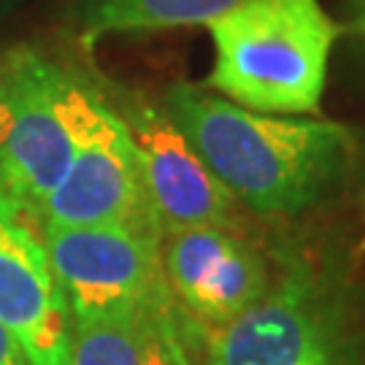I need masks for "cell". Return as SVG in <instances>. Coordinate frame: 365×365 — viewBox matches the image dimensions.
I'll return each mask as SVG.
<instances>
[{
  "label": "cell",
  "instance_id": "cell-17",
  "mask_svg": "<svg viewBox=\"0 0 365 365\" xmlns=\"http://www.w3.org/2000/svg\"><path fill=\"white\" fill-rule=\"evenodd\" d=\"M22 3H25V0H0V19H3V16H9L11 11H16Z\"/></svg>",
  "mask_w": 365,
  "mask_h": 365
},
{
  "label": "cell",
  "instance_id": "cell-8",
  "mask_svg": "<svg viewBox=\"0 0 365 365\" xmlns=\"http://www.w3.org/2000/svg\"><path fill=\"white\" fill-rule=\"evenodd\" d=\"M0 325L27 365H71L73 317L41 222L0 190Z\"/></svg>",
  "mask_w": 365,
  "mask_h": 365
},
{
  "label": "cell",
  "instance_id": "cell-15",
  "mask_svg": "<svg viewBox=\"0 0 365 365\" xmlns=\"http://www.w3.org/2000/svg\"><path fill=\"white\" fill-rule=\"evenodd\" d=\"M0 365H27L25 354L19 352V346L14 344V339L3 325H0Z\"/></svg>",
  "mask_w": 365,
  "mask_h": 365
},
{
  "label": "cell",
  "instance_id": "cell-13",
  "mask_svg": "<svg viewBox=\"0 0 365 365\" xmlns=\"http://www.w3.org/2000/svg\"><path fill=\"white\" fill-rule=\"evenodd\" d=\"M300 365H365V346L357 333H349L344 336L339 344L327 346L325 352H319L317 357L306 360Z\"/></svg>",
  "mask_w": 365,
  "mask_h": 365
},
{
  "label": "cell",
  "instance_id": "cell-1",
  "mask_svg": "<svg viewBox=\"0 0 365 365\" xmlns=\"http://www.w3.org/2000/svg\"><path fill=\"white\" fill-rule=\"evenodd\" d=\"M163 111L230 195L262 217L312 209L339 184L354 135L339 122L257 114L195 84H173Z\"/></svg>",
  "mask_w": 365,
  "mask_h": 365
},
{
  "label": "cell",
  "instance_id": "cell-12",
  "mask_svg": "<svg viewBox=\"0 0 365 365\" xmlns=\"http://www.w3.org/2000/svg\"><path fill=\"white\" fill-rule=\"evenodd\" d=\"M200 341V330L179 312L173 298L163 300L149 312L146 319L141 365H200L195 354Z\"/></svg>",
  "mask_w": 365,
  "mask_h": 365
},
{
  "label": "cell",
  "instance_id": "cell-7",
  "mask_svg": "<svg viewBox=\"0 0 365 365\" xmlns=\"http://www.w3.org/2000/svg\"><path fill=\"white\" fill-rule=\"evenodd\" d=\"M106 98L130 133L160 235L190 227L238 230L241 203L197 157L163 106L130 92Z\"/></svg>",
  "mask_w": 365,
  "mask_h": 365
},
{
  "label": "cell",
  "instance_id": "cell-9",
  "mask_svg": "<svg viewBox=\"0 0 365 365\" xmlns=\"http://www.w3.org/2000/svg\"><path fill=\"white\" fill-rule=\"evenodd\" d=\"M160 260L170 298L200 333L233 322L274 282L265 255L238 230L190 227L163 235Z\"/></svg>",
  "mask_w": 365,
  "mask_h": 365
},
{
  "label": "cell",
  "instance_id": "cell-3",
  "mask_svg": "<svg viewBox=\"0 0 365 365\" xmlns=\"http://www.w3.org/2000/svg\"><path fill=\"white\" fill-rule=\"evenodd\" d=\"M87 92L84 78L36 49H11L0 190L36 220L73 160Z\"/></svg>",
  "mask_w": 365,
  "mask_h": 365
},
{
  "label": "cell",
  "instance_id": "cell-16",
  "mask_svg": "<svg viewBox=\"0 0 365 365\" xmlns=\"http://www.w3.org/2000/svg\"><path fill=\"white\" fill-rule=\"evenodd\" d=\"M352 33L365 43V0H354L352 3Z\"/></svg>",
  "mask_w": 365,
  "mask_h": 365
},
{
  "label": "cell",
  "instance_id": "cell-10",
  "mask_svg": "<svg viewBox=\"0 0 365 365\" xmlns=\"http://www.w3.org/2000/svg\"><path fill=\"white\" fill-rule=\"evenodd\" d=\"M241 0H84L78 9L81 38L117 33H155L173 27H206Z\"/></svg>",
  "mask_w": 365,
  "mask_h": 365
},
{
  "label": "cell",
  "instance_id": "cell-6",
  "mask_svg": "<svg viewBox=\"0 0 365 365\" xmlns=\"http://www.w3.org/2000/svg\"><path fill=\"white\" fill-rule=\"evenodd\" d=\"M38 222L46 227H157L130 133L106 92L92 84L81 111L73 160L52 195L43 200Z\"/></svg>",
  "mask_w": 365,
  "mask_h": 365
},
{
  "label": "cell",
  "instance_id": "cell-5",
  "mask_svg": "<svg viewBox=\"0 0 365 365\" xmlns=\"http://www.w3.org/2000/svg\"><path fill=\"white\" fill-rule=\"evenodd\" d=\"M43 244L73 319L141 314L170 298L157 227H46Z\"/></svg>",
  "mask_w": 365,
  "mask_h": 365
},
{
  "label": "cell",
  "instance_id": "cell-4",
  "mask_svg": "<svg viewBox=\"0 0 365 365\" xmlns=\"http://www.w3.org/2000/svg\"><path fill=\"white\" fill-rule=\"evenodd\" d=\"M344 289L309 262H295L233 322L203 336L206 365H300L349 336Z\"/></svg>",
  "mask_w": 365,
  "mask_h": 365
},
{
  "label": "cell",
  "instance_id": "cell-14",
  "mask_svg": "<svg viewBox=\"0 0 365 365\" xmlns=\"http://www.w3.org/2000/svg\"><path fill=\"white\" fill-rule=\"evenodd\" d=\"M9 76H11V49H0V141L6 130V108H9Z\"/></svg>",
  "mask_w": 365,
  "mask_h": 365
},
{
  "label": "cell",
  "instance_id": "cell-2",
  "mask_svg": "<svg viewBox=\"0 0 365 365\" xmlns=\"http://www.w3.org/2000/svg\"><path fill=\"white\" fill-rule=\"evenodd\" d=\"M206 27L214 41L206 90L257 114L319 111L341 36L322 0H241Z\"/></svg>",
  "mask_w": 365,
  "mask_h": 365
},
{
  "label": "cell",
  "instance_id": "cell-11",
  "mask_svg": "<svg viewBox=\"0 0 365 365\" xmlns=\"http://www.w3.org/2000/svg\"><path fill=\"white\" fill-rule=\"evenodd\" d=\"M149 312L73 319L71 365H141Z\"/></svg>",
  "mask_w": 365,
  "mask_h": 365
}]
</instances>
